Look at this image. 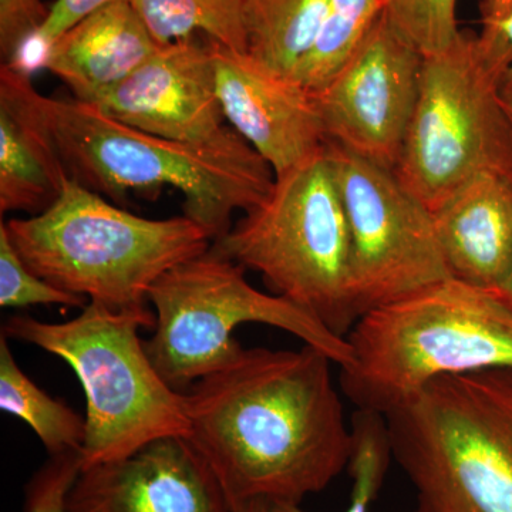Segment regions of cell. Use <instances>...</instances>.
<instances>
[{"mask_svg": "<svg viewBox=\"0 0 512 512\" xmlns=\"http://www.w3.org/2000/svg\"><path fill=\"white\" fill-rule=\"evenodd\" d=\"M322 350L242 349L185 392L190 436L231 505H301L348 470L352 424Z\"/></svg>", "mask_w": 512, "mask_h": 512, "instance_id": "cell-1", "label": "cell"}, {"mask_svg": "<svg viewBox=\"0 0 512 512\" xmlns=\"http://www.w3.org/2000/svg\"><path fill=\"white\" fill-rule=\"evenodd\" d=\"M39 106L70 178L119 204L131 191L173 187L183 194L185 217L212 242L231 229L235 212L261 204L275 183L272 168L234 128L214 143H181L84 101L39 94Z\"/></svg>", "mask_w": 512, "mask_h": 512, "instance_id": "cell-2", "label": "cell"}, {"mask_svg": "<svg viewBox=\"0 0 512 512\" xmlns=\"http://www.w3.org/2000/svg\"><path fill=\"white\" fill-rule=\"evenodd\" d=\"M342 393L387 414L440 377L512 369V311L493 291L447 278L379 306L348 336Z\"/></svg>", "mask_w": 512, "mask_h": 512, "instance_id": "cell-3", "label": "cell"}, {"mask_svg": "<svg viewBox=\"0 0 512 512\" xmlns=\"http://www.w3.org/2000/svg\"><path fill=\"white\" fill-rule=\"evenodd\" d=\"M5 224L30 271L120 312L148 309L158 279L212 245L210 235L185 215L138 217L70 177L47 210Z\"/></svg>", "mask_w": 512, "mask_h": 512, "instance_id": "cell-4", "label": "cell"}, {"mask_svg": "<svg viewBox=\"0 0 512 512\" xmlns=\"http://www.w3.org/2000/svg\"><path fill=\"white\" fill-rule=\"evenodd\" d=\"M384 417L413 512H512V369L440 377Z\"/></svg>", "mask_w": 512, "mask_h": 512, "instance_id": "cell-5", "label": "cell"}, {"mask_svg": "<svg viewBox=\"0 0 512 512\" xmlns=\"http://www.w3.org/2000/svg\"><path fill=\"white\" fill-rule=\"evenodd\" d=\"M154 325L150 309L120 312L97 302L67 322L15 315L3 323L6 338L60 357L82 384L83 468L130 456L164 437L190 436L185 394L165 382L138 336Z\"/></svg>", "mask_w": 512, "mask_h": 512, "instance_id": "cell-6", "label": "cell"}, {"mask_svg": "<svg viewBox=\"0 0 512 512\" xmlns=\"http://www.w3.org/2000/svg\"><path fill=\"white\" fill-rule=\"evenodd\" d=\"M511 62L498 25H483L480 33L460 30L446 50L424 56L416 109L394 173L430 211L474 175L512 178L504 100Z\"/></svg>", "mask_w": 512, "mask_h": 512, "instance_id": "cell-7", "label": "cell"}, {"mask_svg": "<svg viewBox=\"0 0 512 512\" xmlns=\"http://www.w3.org/2000/svg\"><path fill=\"white\" fill-rule=\"evenodd\" d=\"M211 248L258 272L271 293L312 313L336 335L346 338L357 322L348 217L328 147L275 175L265 200Z\"/></svg>", "mask_w": 512, "mask_h": 512, "instance_id": "cell-8", "label": "cell"}, {"mask_svg": "<svg viewBox=\"0 0 512 512\" xmlns=\"http://www.w3.org/2000/svg\"><path fill=\"white\" fill-rule=\"evenodd\" d=\"M247 269L210 248L161 276L151 288L156 325L144 342L157 372L177 392L228 365L241 352L234 333L264 323L291 333L348 366L352 349L318 318L282 296L249 284Z\"/></svg>", "mask_w": 512, "mask_h": 512, "instance_id": "cell-9", "label": "cell"}, {"mask_svg": "<svg viewBox=\"0 0 512 512\" xmlns=\"http://www.w3.org/2000/svg\"><path fill=\"white\" fill-rule=\"evenodd\" d=\"M350 232L356 318L451 278L433 212L392 168L326 141Z\"/></svg>", "mask_w": 512, "mask_h": 512, "instance_id": "cell-10", "label": "cell"}, {"mask_svg": "<svg viewBox=\"0 0 512 512\" xmlns=\"http://www.w3.org/2000/svg\"><path fill=\"white\" fill-rule=\"evenodd\" d=\"M423 60L383 12L342 69L313 92L328 141L394 170L416 109Z\"/></svg>", "mask_w": 512, "mask_h": 512, "instance_id": "cell-11", "label": "cell"}, {"mask_svg": "<svg viewBox=\"0 0 512 512\" xmlns=\"http://www.w3.org/2000/svg\"><path fill=\"white\" fill-rule=\"evenodd\" d=\"M94 106L153 136L208 144L227 136L215 87L211 40L195 36L161 46Z\"/></svg>", "mask_w": 512, "mask_h": 512, "instance_id": "cell-12", "label": "cell"}, {"mask_svg": "<svg viewBox=\"0 0 512 512\" xmlns=\"http://www.w3.org/2000/svg\"><path fill=\"white\" fill-rule=\"evenodd\" d=\"M215 87L229 126L275 175L315 156L326 131L315 94L293 77L268 69L248 52L211 42Z\"/></svg>", "mask_w": 512, "mask_h": 512, "instance_id": "cell-13", "label": "cell"}, {"mask_svg": "<svg viewBox=\"0 0 512 512\" xmlns=\"http://www.w3.org/2000/svg\"><path fill=\"white\" fill-rule=\"evenodd\" d=\"M67 512H234L187 437L151 441L130 456L83 468Z\"/></svg>", "mask_w": 512, "mask_h": 512, "instance_id": "cell-14", "label": "cell"}, {"mask_svg": "<svg viewBox=\"0 0 512 512\" xmlns=\"http://www.w3.org/2000/svg\"><path fill=\"white\" fill-rule=\"evenodd\" d=\"M431 212L451 278L497 291L512 271V178L474 175Z\"/></svg>", "mask_w": 512, "mask_h": 512, "instance_id": "cell-15", "label": "cell"}, {"mask_svg": "<svg viewBox=\"0 0 512 512\" xmlns=\"http://www.w3.org/2000/svg\"><path fill=\"white\" fill-rule=\"evenodd\" d=\"M29 72L0 66V212L37 215L62 194L69 174Z\"/></svg>", "mask_w": 512, "mask_h": 512, "instance_id": "cell-16", "label": "cell"}, {"mask_svg": "<svg viewBox=\"0 0 512 512\" xmlns=\"http://www.w3.org/2000/svg\"><path fill=\"white\" fill-rule=\"evenodd\" d=\"M160 47L130 0H119L63 33L40 66L59 77L74 99L94 104Z\"/></svg>", "mask_w": 512, "mask_h": 512, "instance_id": "cell-17", "label": "cell"}, {"mask_svg": "<svg viewBox=\"0 0 512 512\" xmlns=\"http://www.w3.org/2000/svg\"><path fill=\"white\" fill-rule=\"evenodd\" d=\"M329 0H244L248 53L268 69L293 77L311 49Z\"/></svg>", "mask_w": 512, "mask_h": 512, "instance_id": "cell-18", "label": "cell"}, {"mask_svg": "<svg viewBox=\"0 0 512 512\" xmlns=\"http://www.w3.org/2000/svg\"><path fill=\"white\" fill-rule=\"evenodd\" d=\"M8 340L0 333V409L28 424L49 456L82 451L86 420L20 369Z\"/></svg>", "mask_w": 512, "mask_h": 512, "instance_id": "cell-19", "label": "cell"}, {"mask_svg": "<svg viewBox=\"0 0 512 512\" xmlns=\"http://www.w3.org/2000/svg\"><path fill=\"white\" fill-rule=\"evenodd\" d=\"M160 46L200 35L248 52L244 0H130Z\"/></svg>", "mask_w": 512, "mask_h": 512, "instance_id": "cell-20", "label": "cell"}, {"mask_svg": "<svg viewBox=\"0 0 512 512\" xmlns=\"http://www.w3.org/2000/svg\"><path fill=\"white\" fill-rule=\"evenodd\" d=\"M383 0H329L315 42L293 79L318 92L342 69L382 16Z\"/></svg>", "mask_w": 512, "mask_h": 512, "instance_id": "cell-21", "label": "cell"}, {"mask_svg": "<svg viewBox=\"0 0 512 512\" xmlns=\"http://www.w3.org/2000/svg\"><path fill=\"white\" fill-rule=\"evenodd\" d=\"M353 450L348 471L352 477L350 504L345 512H369L377 494L382 490L384 478L392 457L389 430L383 414L357 410L352 420ZM271 512H306L301 505L274 504Z\"/></svg>", "mask_w": 512, "mask_h": 512, "instance_id": "cell-22", "label": "cell"}, {"mask_svg": "<svg viewBox=\"0 0 512 512\" xmlns=\"http://www.w3.org/2000/svg\"><path fill=\"white\" fill-rule=\"evenodd\" d=\"M458 0H383L384 15L423 56L436 55L456 40Z\"/></svg>", "mask_w": 512, "mask_h": 512, "instance_id": "cell-23", "label": "cell"}, {"mask_svg": "<svg viewBox=\"0 0 512 512\" xmlns=\"http://www.w3.org/2000/svg\"><path fill=\"white\" fill-rule=\"evenodd\" d=\"M89 301L50 285L20 258L10 241L5 222H0V306L23 309L35 305H63L83 309Z\"/></svg>", "mask_w": 512, "mask_h": 512, "instance_id": "cell-24", "label": "cell"}, {"mask_svg": "<svg viewBox=\"0 0 512 512\" xmlns=\"http://www.w3.org/2000/svg\"><path fill=\"white\" fill-rule=\"evenodd\" d=\"M83 470L82 451L49 456L25 487V512H67V500Z\"/></svg>", "mask_w": 512, "mask_h": 512, "instance_id": "cell-25", "label": "cell"}, {"mask_svg": "<svg viewBox=\"0 0 512 512\" xmlns=\"http://www.w3.org/2000/svg\"><path fill=\"white\" fill-rule=\"evenodd\" d=\"M43 0H0V57L2 64L18 60L26 43L49 16Z\"/></svg>", "mask_w": 512, "mask_h": 512, "instance_id": "cell-26", "label": "cell"}, {"mask_svg": "<svg viewBox=\"0 0 512 512\" xmlns=\"http://www.w3.org/2000/svg\"><path fill=\"white\" fill-rule=\"evenodd\" d=\"M114 2H119V0H56L55 5L50 8L49 16H47L42 28L37 30L36 35L28 42L29 45L35 47L36 52H39V66L47 49L63 33L73 28L80 20Z\"/></svg>", "mask_w": 512, "mask_h": 512, "instance_id": "cell-27", "label": "cell"}, {"mask_svg": "<svg viewBox=\"0 0 512 512\" xmlns=\"http://www.w3.org/2000/svg\"><path fill=\"white\" fill-rule=\"evenodd\" d=\"M512 12V0H483L480 5L481 25H498Z\"/></svg>", "mask_w": 512, "mask_h": 512, "instance_id": "cell-28", "label": "cell"}, {"mask_svg": "<svg viewBox=\"0 0 512 512\" xmlns=\"http://www.w3.org/2000/svg\"><path fill=\"white\" fill-rule=\"evenodd\" d=\"M501 29H503L505 37H507L508 43H510L511 53H512V12L503 20V22L498 23ZM504 94H512V62L510 67V72L507 74V79H505L504 84Z\"/></svg>", "mask_w": 512, "mask_h": 512, "instance_id": "cell-29", "label": "cell"}, {"mask_svg": "<svg viewBox=\"0 0 512 512\" xmlns=\"http://www.w3.org/2000/svg\"><path fill=\"white\" fill-rule=\"evenodd\" d=\"M234 512H271V505L264 501H247L232 505Z\"/></svg>", "mask_w": 512, "mask_h": 512, "instance_id": "cell-30", "label": "cell"}, {"mask_svg": "<svg viewBox=\"0 0 512 512\" xmlns=\"http://www.w3.org/2000/svg\"><path fill=\"white\" fill-rule=\"evenodd\" d=\"M495 295L501 299L508 306V308L512 311V271L511 274L508 275V278L505 279L503 285L495 291Z\"/></svg>", "mask_w": 512, "mask_h": 512, "instance_id": "cell-31", "label": "cell"}, {"mask_svg": "<svg viewBox=\"0 0 512 512\" xmlns=\"http://www.w3.org/2000/svg\"><path fill=\"white\" fill-rule=\"evenodd\" d=\"M504 100H505V107H507L508 116H510L511 126H512V94H507V96H505V94H504Z\"/></svg>", "mask_w": 512, "mask_h": 512, "instance_id": "cell-32", "label": "cell"}]
</instances>
